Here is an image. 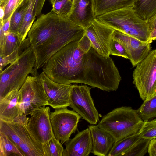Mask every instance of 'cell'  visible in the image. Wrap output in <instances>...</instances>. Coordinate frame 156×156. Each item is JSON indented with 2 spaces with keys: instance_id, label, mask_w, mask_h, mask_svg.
Returning <instances> with one entry per match:
<instances>
[{
  "instance_id": "1",
  "label": "cell",
  "mask_w": 156,
  "mask_h": 156,
  "mask_svg": "<svg viewBox=\"0 0 156 156\" xmlns=\"http://www.w3.org/2000/svg\"><path fill=\"white\" fill-rule=\"evenodd\" d=\"M84 33L85 29L66 16L52 11L42 14L27 35L35 57L34 70L36 74L52 56L69 43L81 38Z\"/></svg>"
},
{
  "instance_id": "2",
  "label": "cell",
  "mask_w": 156,
  "mask_h": 156,
  "mask_svg": "<svg viewBox=\"0 0 156 156\" xmlns=\"http://www.w3.org/2000/svg\"><path fill=\"white\" fill-rule=\"evenodd\" d=\"M90 49L80 38L71 41L51 57L42 68L43 71L58 83H78L82 73L84 55Z\"/></svg>"
},
{
  "instance_id": "3",
  "label": "cell",
  "mask_w": 156,
  "mask_h": 156,
  "mask_svg": "<svg viewBox=\"0 0 156 156\" xmlns=\"http://www.w3.org/2000/svg\"><path fill=\"white\" fill-rule=\"evenodd\" d=\"M81 83L107 92L118 88L121 77L112 59L98 54L92 47L83 57Z\"/></svg>"
},
{
  "instance_id": "4",
  "label": "cell",
  "mask_w": 156,
  "mask_h": 156,
  "mask_svg": "<svg viewBox=\"0 0 156 156\" xmlns=\"http://www.w3.org/2000/svg\"><path fill=\"white\" fill-rule=\"evenodd\" d=\"M143 122L136 110L131 107L122 106L104 115L97 126L110 134L115 142L137 133Z\"/></svg>"
},
{
  "instance_id": "5",
  "label": "cell",
  "mask_w": 156,
  "mask_h": 156,
  "mask_svg": "<svg viewBox=\"0 0 156 156\" xmlns=\"http://www.w3.org/2000/svg\"><path fill=\"white\" fill-rule=\"evenodd\" d=\"M100 22L140 40L151 43L146 21L140 18L132 7L124 8L96 17Z\"/></svg>"
},
{
  "instance_id": "6",
  "label": "cell",
  "mask_w": 156,
  "mask_h": 156,
  "mask_svg": "<svg viewBox=\"0 0 156 156\" xmlns=\"http://www.w3.org/2000/svg\"><path fill=\"white\" fill-rule=\"evenodd\" d=\"M35 58L31 46L14 62L0 72V99L11 91L19 90L30 74L37 75Z\"/></svg>"
},
{
  "instance_id": "7",
  "label": "cell",
  "mask_w": 156,
  "mask_h": 156,
  "mask_svg": "<svg viewBox=\"0 0 156 156\" xmlns=\"http://www.w3.org/2000/svg\"><path fill=\"white\" fill-rule=\"evenodd\" d=\"M29 118L23 115L11 121L0 119V132L13 141L25 156H44L43 144L34 138L28 129Z\"/></svg>"
},
{
  "instance_id": "8",
  "label": "cell",
  "mask_w": 156,
  "mask_h": 156,
  "mask_svg": "<svg viewBox=\"0 0 156 156\" xmlns=\"http://www.w3.org/2000/svg\"><path fill=\"white\" fill-rule=\"evenodd\" d=\"M133 77V83L144 101L156 95V49L136 65Z\"/></svg>"
},
{
  "instance_id": "9",
  "label": "cell",
  "mask_w": 156,
  "mask_h": 156,
  "mask_svg": "<svg viewBox=\"0 0 156 156\" xmlns=\"http://www.w3.org/2000/svg\"><path fill=\"white\" fill-rule=\"evenodd\" d=\"M20 115H30L35 109L49 105L44 88L37 76H28L19 90Z\"/></svg>"
},
{
  "instance_id": "10",
  "label": "cell",
  "mask_w": 156,
  "mask_h": 156,
  "mask_svg": "<svg viewBox=\"0 0 156 156\" xmlns=\"http://www.w3.org/2000/svg\"><path fill=\"white\" fill-rule=\"evenodd\" d=\"M91 88L85 85H71L69 106L91 125H96L99 114L90 93Z\"/></svg>"
},
{
  "instance_id": "11",
  "label": "cell",
  "mask_w": 156,
  "mask_h": 156,
  "mask_svg": "<svg viewBox=\"0 0 156 156\" xmlns=\"http://www.w3.org/2000/svg\"><path fill=\"white\" fill-rule=\"evenodd\" d=\"M81 116L66 107L56 109L50 112V119L54 135L62 144L70 140L76 130Z\"/></svg>"
},
{
  "instance_id": "12",
  "label": "cell",
  "mask_w": 156,
  "mask_h": 156,
  "mask_svg": "<svg viewBox=\"0 0 156 156\" xmlns=\"http://www.w3.org/2000/svg\"><path fill=\"white\" fill-rule=\"evenodd\" d=\"M115 30L95 18L85 28L92 47L99 54L110 57L111 42Z\"/></svg>"
},
{
  "instance_id": "13",
  "label": "cell",
  "mask_w": 156,
  "mask_h": 156,
  "mask_svg": "<svg viewBox=\"0 0 156 156\" xmlns=\"http://www.w3.org/2000/svg\"><path fill=\"white\" fill-rule=\"evenodd\" d=\"M37 76L44 88L49 105L55 109L69 106L71 84H61L54 82L43 71Z\"/></svg>"
},
{
  "instance_id": "14",
  "label": "cell",
  "mask_w": 156,
  "mask_h": 156,
  "mask_svg": "<svg viewBox=\"0 0 156 156\" xmlns=\"http://www.w3.org/2000/svg\"><path fill=\"white\" fill-rule=\"evenodd\" d=\"M50 111L49 107L37 108L30 115L27 122V127L32 135L42 144L54 136L50 119Z\"/></svg>"
},
{
  "instance_id": "15",
  "label": "cell",
  "mask_w": 156,
  "mask_h": 156,
  "mask_svg": "<svg viewBox=\"0 0 156 156\" xmlns=\"http://www.w3.org/2000/svg\"><path fill=\"white\" fill-rule=\"evenodd\" d=\"M112 39L124 47L133 67H136L151 51V43L142 41L116 30H114Z\"/></svg>"
},
{
  "instance_id": "16",
  "label": "cell",
  "mask_w": 156,
  "mask_h": 156,
  "mask_svg": "<svg viewBox=\"0 0 156 156\" xmlns=\"http://www.w3.org/2000/svg\"><path fill=\"white\" fill-rule=\"evenodd\" d=\"M62 156H88L91 153L92 141L89 128L79 132L65 144Z\"/></svg>"
},
{
  "instance_id": "17",
  "label": "cell",
  "mask_w": 156,
  "mask_h": 156,
  "mask_svg": "<svg viewBox=\"0 0 156 156\" xmlns=\"http://www.w3.org/2000/svg\"><path fill=\"white\" fill-rule=\"evenodd\" d=\"M67 17L72 22L84 29L95 19L93 0H73Z\"/></svg>"
},
{
  "instance_id": "18",
  "label": "cell",
  "mask_w": 156,
  "mask_h": 156,
  "mask_svg": "<svg viewBox=\"0 0 156 156\" xmlns=\"http://www.w3.org/2000/svg\"><path fill=\"white\" fill-rule=\"evenodd\" d=\"M88 127L92 139L91 153L95 155L108 156L115 143L113 138L97 125H91Z\"/></svg>"
},
{
  "instance_id": "19",
  "label": "cell",
  "mask_w": 156,
  "mask_h": 156,
  "mask_svg": "<svg viewBox=\"0 0 156 156\" xmlns=\"http://www.w3.org/2000/svg\"><path fill=\"white\" fill-rule=\"evenodd\" d=\"M20 91L16 90L0 99V119L12 121L20 115Z\"/></svg>"
},
{
  "instance_id": "20",
  "label": "cell",
  "mask_w": 156,
  "mask_h": 156,
  "mask_svg": "<svg viewBox=\"0 0 156 156\" xmlns=\"http://www.w3.org/2000/svg\"><path fill=\"white\" fill-rule=\"evenodd\" d=\"M135 0H93L95 17L124 8L133 7Z\"/></svg>"
},
{
  "instance_id": "21",
  "label": "cell",
  "mask_w": 156,
  "mask_h": 156,
  "mask_svg": "<svg viewBox=\"0 0 156 156\" xmlns=\"http://www.w3.org/2000/svg\"><path fill=\"white\" fill-rule=\"evenodd\" d=\"M132 9L140 18L147 21L156 14V0H135Z\"/></svg>"
},
{
  "instance_id": "22",
  "label": "cell",
  "mask_w": 156,
  "mask_h": 156,
  "mask_svg": "<svg viewBox=\"0 0 156 156\" xmlns=\"http://www.w3.org/2000/svg\"><path fill=\"white\" fill-rule=\"evenodd\" d=\"M35 17L34 13L33 2L32 0H30L28 8L18 32V38L20 42L22 43L26 38Z\"/></svg>"
},
{
  "instance_id": "23",
  "label": "cell",
  "mask_w": 156,
  "mask_h": 156,
  "mask_svg": "<svg viewBox=\"0 0 156 156\" xmlns=\"http://www.w3.org/2000/svg\"><path fill=\"white\" fill-rule=\"evenodd\" d=\"M30 0H24L12 13L10 22V32L17 35L18 32L28 8Z\"/></svg>"
},
{
  "instance_id": "24",
  "label": "cell",
  "mask_w": 156,
  "mask_h": 156,
  "mask_svg": "<svg viewBox=\"0 0 156 156\" xmlns=\"http://www.w3.org/2000/svg\"><path fill=\"white\" fill-rule=\"evenodd\" d=\"M25 156L17 146L7 136L0 132V156Z\"/></svg>"
},
{
  "instance_id": "25",
  "label": "cell",
  "mask_w": 156,
  "mask_h": 156,
  "mask_svg": "<svg viewBox=\"0 0 156 156\" xmlns=\"http://www.w3.org/2000/svg\"><path fill=\"white\" fill-rule=\"evenodd\" d=\"M140 138L138 133L115 142L108 156H120Z\"/></svg>"
},
{
  "instance_id": "26",
  "label": "cell",
  "mask_w": 156,
  "mask_h": 156,
  "mask_svg": "<svg viewBox=\"0 0 156 156\" xmlns=\"http://www.w3.org/2000/svg\"><path fill=\"white\" fill-rule=\"evenodd\" d=\"M136 111L144 121L156 118V95L144 101Z\"/></svg>"
},
{
  "instance_id": "27",
  "label": "cell",
  "mask_w": 156,
  "mask_h": 156,
  "mask_svg": "<svg viewBox=\"0 0 156 156\" xmlns=\"http://www.w3.org/2000/svg\"><path fill=\"white\" fill-rule=\"evenodd\" d=\"M30 46L29 40L27 37L11 54L5 57H0V72L4 69L5 66L16 60L24 51Z\"/></svg>"
},
{
  "instance_id": "28",
  "label": "cell",
  "mask_w": 156,
  "mask_h": 156,
  "mask_svg": "<svg viewBox=\"0 0 156 156\" xmlns=\"http://www.w3.org/2000/svg\"><path fill=\"white\" fill-rule=\"evenodd\" d=\"M151 140L140 138L120 156H144L148 151Z\"/></svg>"
},
{
  "instance_id": "29",
  "label": "cell",
  "mask_w": 156,
  "mask_h": 156,
  "mask_svg": "<svg viewBox=\"0 0 156 156\" xmlns=\"http://www.w3.org/2000/svg\"><path fill=\"white\" fill-rule=\"evenodd\" d=\"M44 156H62L64 148L62 144L54 136L43 144Z\"/></svg>"
},
{
  "instance_id": "30",
  "label": "cell",
  "mask_w": 156,
  "mask_h": 156,
  "mask_svg": "<svg viewBox=\"0 0 156 156\" xmlns=\"http://www.w3.org/2000/svg\"><path fill=\"white\" fill-rule=\"evenodd\" d=\"M52 5L51 11L66 16L70 12L73 0H49Z\"/></svg>"
},
{
  "instance_id": "31",
  "label": "cell",
  "mask_w": 156,
  "mask_h": 156,
  "mask_svg": "<svg viewBox=\"0 0 156 156\" xmlns=\"http://www.w3.org/2000/svg\"><path fill=\"white\" fill-rule=\"evenodd\" d=\"M138 135L140 138L150 140L156 138V118L144 121Z\"/></svg>"
},
{
  "instance_id": "32",
  "label": "cell",
  "mask_w": 156,
  "mask_h": 156,
  "mask_svg": "<svg viewBox=\"0 0 156 156\" xmlns=\"http://www.w3.org/2000/svg\"><path fill=\"white\" fill-rule=\"evenodd\" d=\"M22 43L19 41L17 35L9 32L6 37L3 52L0 57H3L9 55L16 49Z\"/></svg>"
},
{
  "instance_id": "33",
  "label": "cell",
  "mask_w": 156,
  "mask_h": 156,
  "mask_svg": "<svg viewBox=\"0 0 156 156\" xmlns=\"http://www.w3.org/2000/svg\"><path fill=\"white\" fill-rule=\"evenodd\" d=\"M24 0H8L4 7L3 23L10 19L14 11Z\"/></svg>"
},
{
  "instance_id": "34",
  "label": "cell",
  "mask_w": 156,
  "mask_h": 156,
  "mask_svg": "<svg viewBox=\"0 0 156 156\" xmlns=\"http://www.w3.org/2000/svg\"><path fill=\"white\" fill-rule=\"evenodd\" d=\"M110 54L129 59L128 55L124 47L118 41L113 39L111 44Z\"/></svg>"
},
{
  "instance_id": "35",
  "label": "cell",
  "mask_w": 156,
  "mask_h": 156,
  "mask_svg": "<svg viewBox=\"0 0 156 156\" xmlns=\"http://www.w3.org/2000/svg\"><path fill=\"white\" fill-rule=\"evenodd\" d=\"M11 18L0 24V55L2 54L7 34L10 32L9 27Z\"/></svg>"
},
{
  "instance_id": "36",
  "label": "cell",
  "mask_w": 156,
  "mask_h": 156,
  "mask_svg": "<svg viewBox=\"0 0 156 156\" xmlns=\"http://www.w3.org/2000/svg\"><path fill=\"white\" fill-rule=\"evenodd\" d=\"M34 5V13L35 17L40 16L46 0H32Z\"/></svg>"
},
{
  "instance_id": "37",
  "label": "cell",
  "mask_w": 156,
  "mask_h": 156,
  "mask_svg": "<svg viewBox=\"0 0 156 156\" xmlns=\"http://www.w3.org/2000/svg\"><path fill=\"white\" fill-rule=\"evenodd\" d=\"M147 152L150 156H156V138L151 140Z\"/></svg>"
},
{
  "instance_id": "38",
  "label": "cell",
  "mask_w": 156,
  "mask_h": 156,
  "mask_svg": "<svg viewBox=\"0 0 156 156\" xmlns=\"http://www.w3.org/2000/svg\"><path fill=\"white\" fill-rule=\"evenodd\" d=\"M151 33L156 29V14L146 21Z\"/></svg>"
},
{
  "instance_id": "39",
  "label": "cell",
  "mask_w": 156,
  "mask_h": 156,
  "mask_svg": "<svg viewBox=\"0 0 156 156\" xmlns=\"http://www.w3.org/2000/svg\"><path fill=\"white\" fill-rule=\"evenodd\" d=\"M150 39L152 41L156 40V29L151 33Z\"/></svg>"
},
{
  "instance_id": "40",
  "label": "cell",
  "mask_w": 156,
  "mask_h": 156,
  "mask_svg": "<svg viewBox=\"0 0 156 156\" xmlns=\"http://www.w3.org/2000/svg\"><path fill=\"white\" fill-rule=\"evenodd\" d=\"M0 22H2L3 21L4 13V9L2 7H0Z\"/></svg>"
},
{
  "instance_id": "41",
  "label": "cell",
  "mask_w": 156,
  "mask_h": 156,
  "mask_svg": "<svg viewBox=\"0 0 156 156\" xmlns=\"http://www.w3.org/2000/svg\"><path fill=\"white\" fill-rule=\"evenodd\" d=\"M8 0H4L2 3L0 4V7L4 8Z\"/></svg>"
},
{
  "instance_id": "42",
  "label": "cell",
  "mask_w": 156,
  "mask_h": 156,
  "mask_svg": "<svg viewBox=\"0 0 156 156\" xmlns=\"http://www.w3.org/2000/svg\"><path fill=\"white\" fill-rule=\"evenodd\" d=\"M4 0H0V4L2 3Z\"/></svg>"
}]
</instances>
